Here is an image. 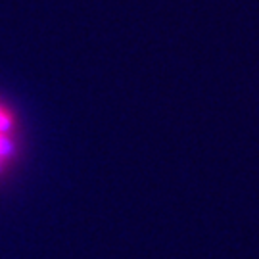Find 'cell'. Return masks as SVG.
I'll return each mask as SVG.
<instances>
[{
    "instance_id": "6da1fadb",
    "label": "cell",
    "mask_w": 259,
    "mask_h": 259,
    "mask_svg": "<svg viewBox=\"0 0 259 259\" xmlns=\"http://www.w3.org/2000/svg\"><path fill=\"white\" fill-rule=\"evenodd\" d=\"M18 154V119L6 102L0 100V173L10 167Z\"/></svg>"
}]
</instances>
